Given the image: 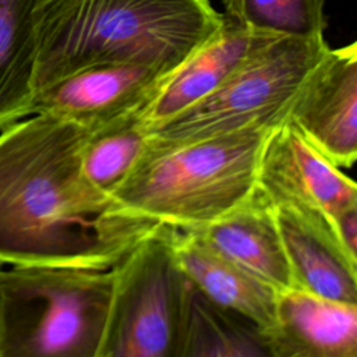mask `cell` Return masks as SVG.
Wrapping results in <instances>:
<instances>
[{
    "label": "cell",
    "mask_w": 357,
    "mask_h": 357,
    "mask_svg": "<svg viewBox=\"0 0 357 357\" xmlns=\"http://www.w3.org/2000/svg\"><path fill=\"white\" fill-rule=\"evenodd\" d=\"M329 46L319 38H273L212 95L148 130L149 141L173 145L287 120L300 88Z\"/></svg>",
    "instance_id": "5"
},
{
    "label": "cell",
    "mask_w": 357,
    "mask_h": 357,
    "mask_svg": "<svg viewBox=\"0 0 357 357\" xmlns=\"http://www.w3.org/2000/svg\"><path fill=\"white\" fill-rule=\"evenodd\" d=\"M148 139V128L138 112L89 131L81 153L84 177L109 197L131 172Z\"/></svg>",
    "instance_id": "16"
},
{
    "label": "cell",
    "mask_w": 357,
    "mask_h": 357,
    "mask_svg": "<svg viewBox=\"0 0 357 357\" xmlns=\"http://www.w3.org/2000/svg\"><path fill=\"white\" fill-rule=\"evenodd\" d=\"M271 130L252 127L173 145L148 139L131 172L109 194L112 209L151 226L201 229L252 197Z\"/></svg>",
    "instance_id": "3"
},
{
    "label": "cell",
    "mask_w": 357,
    "mask_h": 357,
    "mask_svg": "<svg viewBox=\"0 0 357 357\" xmlns=\"http://www.w3.org/2000/svg\"><path fill=\"white\" fill-rule=\"evenodd\" d=\"M163 227L174 262L195 291L258 331L269 326L278 289L212 248L195 231Z\"/></svg>",
    "instance_id": "11"
},
{
    "label": "cell",
    "mask_w": 357,
    "mask_h": 357,
    "mask_svg": "<svg viewBox=\"0 0 357 357\" xmlns=\"http://www.w3.org/2000/svg\"><path fill=\"white\" fill-rule=\"evenodd\" d=\"M326 0H223L225 17L255 33L319 38L326 28Z\"/></svg>",
    "instance_id": "18"
},
{
    "label": "cell",
    "mask_w": 357,
    "mask_h": 357,
    "mask_svg": "<svg viewBox=\"0 0 357 357\" xmlns=\"http://www.w3.org/2000/svg\"><path fill=\"white\" fill-rule=\"evenodd\" d=\"M107 324L96 357H181L191 284L158 226L116 265Z\"/></svg>",
    "instance_id": "6"
},
{
    "label": "cell",
    "mask_w": 357,
    "mask_h": 357,
    "mask_svg": "<svg viewBox=\"0 0 357 357\" xmlns=\"http://www.w3.org/2000/svg\"><path fill=\"white\" fill-rule=\"evenodd\" d=\"M259 335L268 357H357V304L287 289Z\"/></svg>",
    "instance_id": "12"
},
{
    "label": "cell",
    "mask_w": 357,
    "mask_h": 357,
    "mask_svg": "<svg viewBox=\"0 0 357 357\" xmlns=\"http://www.w3.org/2000/svg\"><path fill=\"white\" fill-rule=\"evenodd\" d=\"M335 233L343 248L357 258V205L347 206L332 218Z\"/></svg>",
    "instance_id": "19"
},
{
    "label": "cell",
    "mask_w": 357,
    "mask_h": 357,
    "mask_svg": "<svg viewBox=\"0 0 357 357\" xmlns=\"http://www.w3.org/2000/svg\"><path fill=\"white\" fill-rule=\"evenodd\" d=\"M114 280V266L0 269V357H96Z\"/></svg>",
    "instance_id": "4"
},
{
    "label": "cell",
    "mask_w": 357,
    "mask_h": 357,
    "mask_svg": "<svg viewBox=\"0 0 357 357\" xmlns=\"http://www.w3.org/2000/svg\"><path fill=\"white\" fill-rule=\"evenodd\" d=\"M36 0H0V131L32 114Z\"/></svg>",
    "instance_id": "15"
},
{
    "label": "cell",
    "mask_w": 357,
    "mask_h": 357,
    "mask_svg": "<svg viewBox=\"0 0 357 357\" xmlns=\"http://www.w3.org/2000/svg\"><path fill=\"white\" fill-rule=\"evenodd\" d=\"M287 121L339 167L357 158V45L328 49L310 73Z\"/></svg>",
    "instance_id": "7"
},
{
    "label": "cell",
    "mask_w": 357,
    "mask_h": 357,
    "mask_svg": "<svg viewBox=\"0 0 357 357\" xmlns=\"http://www.w3.org/2000/svg\"><path fill=\"white\" fill-rule=\"evenodd\" d=\"M88 134L47 113L0 131V264L109 269L158 227L116 213L84 177Z\"/></svg>",
    "instance_id": "1"
},
{
    "label": "cell",
    "mask_w": 357,
    "mask_h": 357,
    "mask_svg": "<svg viewBox=\"0 0 357 357\" xmlns=\"http://www.w3.org/2000/svg\"><path fill=\"white\" fill-rule=\"evenodd\" d=\"M258 190L269 201L314 206L332 218L357 205L356 183L287 120L272 128L258 165Z\"/></svg>",
    "instance_id": "8"
},
{
    "label": "cell",
    "mask_w": 357,
    "mask_h": 357,
    "mask_svg": "<svg viewBox=\"0 0 357 357\" xmlns=\"http://www.w3.org/2000/svg\"><path fill=\"white\" fill-rule=\"evenodd\" d=\"M273 38L280 36L251 32L223 15V25L213 38L165 77L138 116L149 130L180 114L212 95Z\"/></svg>",
    "instance_id": "13"
},
{
    "label": "cell",
    "mask_w": 357,
    "mask_h": 357,
    "mask_svg": "<svg viewBox=\"0 0 357 357\" xmlns=\"http://www.w3.org/2000/svg\"><path fill=\"white\" fill-rule=\"evenodd\" d=\"M293 276V289L357 304V258L340 244L322 211L294 201H269Z\"/></svg>",
    "instance_id": "10"
},
{
    "label": "cell",
    "mask_w": 357,
    "mask_h": 357,
    "mask_svg": "<svg viewBox=\"0 0 357 357\" xmlns=\"http://www.w3.org/2000/svg\"><path fill=\"white\" fill-rule=\"evenodd\" d=\"M192 231L279 291L294 287L272 208L258 187L244 204Z\"/></svg>",
    "instance_id": "14"
},
{
    "label": "cell",
    "mask_w": 357,
    "mask_h": 357,
    "mask_svg": "<svg viewBox=\"0 0 357 357\" xmlns=\"http://www.w3.org/2000/svg\"><path fill=\"white\" fill-rule=\"evenodd\" d=\"M33 95L92 66L170 73L223 25L209 0H36Z\"/></svg>",
    "instance_id": "2"
},
{
    "label": "cell",
    "mask_w": 357,
    "mask_h": 357,
    "mask_svg": "<svg viewBox=\"0 0 357 357\" xmlns=\"http://www.w3.org/2000/svg\"><path fill=\"white\" fill-rule=\"evenodd\" d=\"M167 74L139 64L92 66L36 92L32 114H53L92 131L139 112Z\"/></svg>",
    "instance_id": "9"
},
{
    "label": "cell",
    "mask_w": 357,
    "mask_h": 357,
    "mask_svg": "<svg viewBox=\"0 0 357 357\" xmlns=\"http://www.w3.org/2000/svg\"><path fill=\"white\" fill-rule=\"evenodd\" d=\"M181 357H268L259 331L219 310L191 286V304Z\"/></svg>",
    "instance_id": "17"
}]
</instances>
